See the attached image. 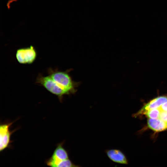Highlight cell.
<instances>
[{
	"label": "cell",
	"instance_id": "277c9868",
	"mask_svg": "<svg viewBox=\"0 0 167 167\" xmlns=\"http://www.w3.org/2000/svg\"><path fill=\"white\" fill-rule=\"evenodd\" d=\"M63 145V142L57 145L52 156L46 161L47 165L53 167L57 163L69 159L68 153Z\"/></svg>",
	"mask_w": 167,
	"mask_h": 167
},
{
	"label": "cell",
	"instance_id": "52a82bcc",
	"mask_svg": "<svg viewBox=\"0 0 167 167\" xmlns=\"http://www.w3.org/2000/svg\"><path fill=\"white\" fill-rule=\"evenodd\" d=\"M105 152L108 157L112 161L120 164H128L126 156L120 150L117 149H107L105 150Z\"/></svg>",
	"mask_w": 167,
	"mask_h": 167
},
{
	"label": "cell",
	"instance_id": "8992f818",
	"mask_svg": "<svg viewBox=\"0 0 167 167\" xmlns=\"http://www.w3.org/2000/svg\"><path fill=\"white\" fill-rule=\"evenodd\" d=\"M167 101L166 96H160L156 97L144 105L135 115L136 116L139 115L144 114L149 110L158 108L162 104Z\"/></svg>",
	"mask_w": 167,
	"mask_h": 167
},
{
	"label": "cell",
	"instance_id": "ba28073f",
	"mask_svg": "<svg viewBox=\"0 0 167 167\" xmlns=\"http://www.w3.org/2000/svg\"><path fill=\"white\" fill-rule=\"evenodd\" d=\"M147 123L148 127L155 131L160 132L167 130V123L159 118H149Z\"/></svg>",
	"mask_w": 167,
	"mask_h": 167
},
{
	"label": "cell",
	"instance_id": "7a4b0ae2",
	"mask_svg": "<svg viewBox=\"0 0 167 167\" xmlns=\"http://www.w3.org/2000/svg\"><path fill=\"white\" fill-rule=\"evenodd\" d=\"M36 83L42 86L49 92L57 96L61 101H62L63 96L67 95L66 92L49 75L43 76L41 74H39L36 79Z\"/></svg>",
	"mask_w": 167,
	"mask_h": 167
},
{
	"label": "cell",
	"instance_id": "8fae6325",
	"mask_svg": "<svg viewBox=\"0 0 167 167\" xmlns=\"http://www.w3.org/2000/svg\"><path fill=\"white\" fill-rule=\"evenodd\" d=\"M158 108L161 112L167 111V101L162 104Z\"/></svg>",
	"mask_w": 167,
	"mask_h": 167
},
{
	"label": "cell",
	"instance_id": "30bf717a",
	"mask_svg": "<svg viewBox=\"0 0 167 167\" xmlns=\"http://www.w3.org/2000/svg\"><path fill=\"white\" fill-rule=\"evenodd\" d=\"M159 118L167 123V111H161Z\"/></svg>",
	"mask_w": 167,
	"mask_h": 167
},
{
	"label": "cell",
	"instance_id": "9c48e42d",
	"mask_svg": "<svg viewBox=\"0 0 167 167\" xmlns=\"http://www.w3.org/2000/svg\"><path fill=\"white\" fill-rule=\"evenodd\" d=\"M160 112L157 108L149 110L144 114L149 118L156 119L159 118Z\"/></svg>",
	"mask_w": 167,
	"mask_h": 167
},
{
	"label": "cell",
	"instance_id": "5b68a950",
	"mask_svg": "<svg viewBox=\"0 0 167 167\" xmlns=\"http://www.w3.org/2000/svg\"><path fill=\"white\" fill-rule=\"evenodd\" d=\"M13 122L5 123L0 126V151L2 152L7 148L11 142V136L12 131L10 130Z\"/></svg>",
	"mask_w": 167,
	"mask_h": 167
},
{
	"label": "cell",
	"instance_id": "3957f363",
	"mask_svg": "<svg viewBox=\"0 0 167 167\" xmlns=\"http://www.w3.org/2000/svg\"><path fill=\"white\" fill-rule=\"evenodd\" d=\"M37 52L34 47L30 46L19 48L15 53V57L19 63L23 64H30L36 60Z\"/></svg>",
	"mask_w": 167,
	"mask_h": 167
},
{
	"label": "cell",
	"instance_id": "6da1fadb",
	"mask_svg": "<svg viewBox=\"0 0 167 167\" xmlns=\"http://www.w3.org/2000/svg\"><path fill=\"white\" fill-rule=\"evenodd\" d=\"M70 70L62 71L57 69L49 68L48 75L62 89L67 95L74 94L77 91L79 83L74 81L69 75Z\"/></svg>",
	"mask_w": 167,
	"mask_h": 167
}]
</instances>
